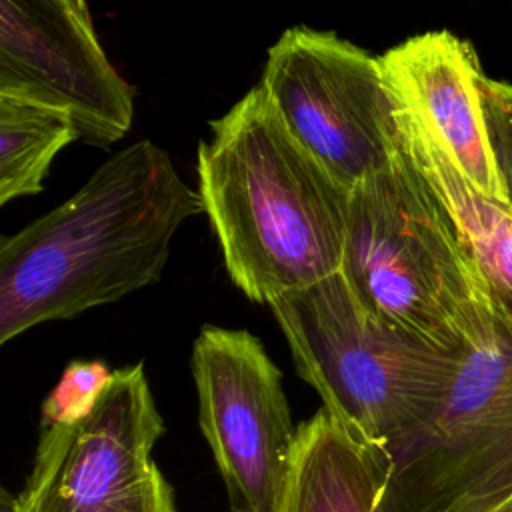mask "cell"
<instances>
[{
  "mask_svg": "<svg viewBox=\"0 0 512 512\" xmlns=\"http://www.w3.org/2000/svg\"><path fill=\"white\" fill-rule=\"evenodd\" d=\"M204 212L152 140L110 156L60 206L0 244V342L154 284L172 238Z\"/></svg>",
  "mask_w": 512,
  "mask_h": 512,
  "instance_id": "obj_1",
  "label": "cell"
},
{
  "mask_svg": "<svg viewBox=\"0 0 512 512\" xmlns=\"http://www.w3.org/2000/svg\"><path fill=\"white\" fill-rule=\"evenodd\" d=\"M198 144V194L230 280L272 300L340 272L350 190L286 128L256 84Z\"/></svg>",
  "mask_w": 512,
  "mask_h": 512,
  "instance_id": "obj_2",
  "label": "cell"
},
{
  "mask_svg": "<svg viewBox=\"0 0 512 512\" xmlns=\"http://www.w3.org/2000/svg\"><path fill=\"white\" fill-rule=\"evenodd\" d=\"M296 372L344 428L392 448L446 400L468 350L392 326L364 310L342 274L272 300Z\"/></svg>",
  "mask_w": 512,
  "mask_h": 512,
  "instance_id": "obj_3",
  "label": "cell"
},
{
  "mask_svg": "<svg viewBox=\"0 0 512 512\" xmlns=\"http://www.w3.org/2000/svg\"><path fill=\"white\" fill-rule=\"evenodd\" d=\"M340 274L364 310L444 346L470 344L494 320L446 214L402 146L350 190Z\"/></svg>",
  "mask_w": 512,
  "mask_h": 512,
  "instance_id": "obj_4",
  "label": "cell"
},
{
  "mask_svg": "<svg viewBox=\"0 0 512 512\" xmlns=\"http://www.w3.org/2000/svg\"><path fill=\"white\" fill-rule=\"evenodd\" d=\"M384 512H494L512 494V330L468 344L436 414L386 450Z\"/></svg>",
  "mask_w": 512,
  "mask_h": 512,
  "instance_id": "obj_5",
  "label": "cell"
},
{
  "mask_svg": "<svg viewBox=\"0 0 512 512\" xmlns=\"http://www.w3.org/2000/svg\"><path fill=\"white\" fill-rule=\"evenodd\" d=\"M162 434L144 366L118 368L90 412L42 428L24 488L4 512H176L152 460Z\"/></svg>",
  "mask_w": 512,
  "mask_h": 512,
  "instance_id": "obj_6",
  "label": "cell"
},
{
  "mask_svg": "<svg viewBox=\"0 0 512 512\" xmlns=\"http://www.w3.org/2000/svg\"><path fill=\"white\" fill-rule=\"evenodd\" d=\"M258 84L292 136L348 190L396 156V100L380 58L334 32L288 28Z\"/></svg>",
  "mask_w": 512,
  "mask_h": 512,
  "instance_id": "obj_7",
  "label": "cell"
},
{
  "mask_svg": "<svg viewBox=\"0 0 512 512\" xmlns=\"http://www.w3.org/2000/svg\"><path fill=\"white\" fill-rule=\"evenodd\" d=\"M198 422L232 512H272L298 428L282 374L248 330L204 326L192 346Z\"/></svg>",
  "mask_w": 512,
  "mask_h": 512,
  "instance_id": "obj_8",
  "label": "cell"
},
{
  "mask_svg": "<svg viewBox=\"0 0 512 512\" xmlns=\"http://www.w3.org/2000/svg\"><path fill=\"white\" fill-rule=\"evenodd\" d=\"M0 90L68 110L88 144L132 124L134 92L76 0H0Z\"/></svg>",
  "mask_w": 512,
  "mask_h": 512,
  "instance_id": "obj_9",
  "label": "cell"
},
{
  "mask_svg": "<svg viewBox=\"0 0 512 512\" xmlns=\"http://www.w3.org/2000/svg\"><path fill=\"white\" fill-rule=\"evenodd\" d=\"M380 58L392 96L412 110L456 166L484 192L506 200L488 142L474 48L448 30L412 36Z\"/></svg>",
  "mask_w": 512,
  "mask_h": 512,
  "instance_id": "obj_10",
  "label": "cell"
},
{
  "mask_svg": "<svg viewBox=\"0 0 512 512\" xmlns=\"http://www.w3.org/2000/svg\"><path fill=\"white\" fill-rule=\"evenodd\" d=\"M396 124L402 150L446 214L492 314L512 330V206L480 190L398 100Z\"/></svg>",
  "mask_w": 512,
  "mask_h": 512,
  "instance_id": "obj_11",
  "label": "cell"
},
{
  "mask_svg": "<svg viewBox=\"0 0 512 512\" xmlns=\"http://www.w3.org/2000/svg\"><path fill=\"white\" fill-rule=\"evenodd\" d=\"M390 456L326 408L298 426L288 474L272 512H384Z\"/></svg>",
  "mask_w": 512,
  "mask_h": 512,
  "instance_id": "obj_12",
  "label": "cell"
},
{
  "mask_svg": "<svg viewBox=\"0 0 512 512\" xmlns=\"http://www.w3.org/2000/svg\"><path fill=\"white\" fill-rule=\"evenodd\" d=\"M78 138L68 110L0 90V204L40 192L54 156Z\"/></svg>",
  "mask_w": 512,
  "mask_h": 512,
  "instance_id": "obj_13",
  "label": "cell"
},
{
  "mask_svg": "<svg viewBox=\"0 0 512 512\" xmlns=\"http://www.w3.org/2000/svg\"><path fill=\"white\" fill-rule=\"evenodd\" d=\"M112 374L100 360L70 362L42 404L44 426L72 422L90 412Z\"/></svg>",
  "mask_w": 512,
  "mask_h": 512,
  "instance_id": "obj_14",
  "label": "cell"
},
{
  "mask_svg": "<svg viewBox=\"0 0 512 512\" xmlns=\"http://www.w3.org/2000/svg\"><path fill=\"white\" fill-rule=\"evenodd\" d=\"M480 98L496 170L506 202L512 206V84L494 80L482 72Z\"/></svg>",
  "mask_w": 512,
  "mask_h": 512,
  "instance_id": "obj_15",
  "label": "cell"
},
{
  "mask_svg": "<svg viewBox=\"0 0 512 512\" xmlns=\"http://www.w3.org/2000/svg\"><path fill=\"white\" fill-rule=\"evenodd\" d=\"M494 512H512V494Z\"/></svg>",
  "mask_w": 512,
  "mask_h": 512,
  "instance_id": "obj_16",
  "label": "cell"
},
{
  "mask_svg": "<svg viewBox=\"0 0 512 512\" xmlns=\"http://www.w3.org/2000/svg\"><path fill=\"white\" fill-rule=\"evenodd\" d=\"M76 2H78L80 6H84V8H86V0H76Z\"/></svg>",
  "mask_w": 512,
  "mask_h": 512,
  "instance_id": "obj_17",
  "label": "cell"
}]
</instances>
